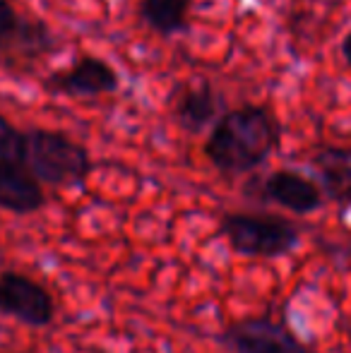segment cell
<instances>
[{
    "label": "cell",
    "instance_id": "obj_1",
    "mask_svg": "<svg viewBox=\"0 0 351 353\" xmlns=\"http://www.w3.org/2000/svg\"><path fill=\"white\" fill-rule=\"evenodd\" d=\"M281 147V123L267 106L243 103L226 108L210 128L202 154L226 178L250 176Z\"/></svg>",
    "mask_w": 351,
    "mask_h": 353
},
{
    "label": "cell",
    "instance_id": "obj_2",
    "mask_svg": "<svg viewBox=\"0 0 351 353\" xmlns=\"http://www.w3.org/2000/svg\"><path fill=\"white\" fill-rule=\"evenodd\" d=\"M229 250L245 260H281L301 248L296 221L272 212H224L217 221Z\"/></svg>",
    "mask_w": 351,
    "mask_h": 353
},
{
    "label": "cell",
    "instance_id": "obj_3",
    "mask_svg": "<svg viewBox=\"0 0 351 353\" xmlns=\"http://www.w3.org/2000/svg\"><path fill=\"white\" fill-rule=\"evenodd\" d=\"M24 166L37 176L41 185L85 188L94 171L92 154L85 144L61 130L32 128L27 130Z\"/></svg>",
    "mask_w": 351,
    "mask_h": 353
},
{
    "label": "cell",
    "instance_id": "obj_4",
    "mask_svg": "<svg viewBox=\"0 0 351 353\" xmlns=\"http://www.w3.org/2000/svg\"><path fill=\"white\" fill-rule=\"evenodd\" d=\"M243 195L258 205H277L296 216H308L328 205L318 181L294 168H277L265 176H250L243 185Z\"/></svg>",
    "mask_w": 351,
    "mask_h": 353
},
{
    "label": "cell",
    "instance_id": "obj_5",
    "mask_svg": "<svg viewBox=\"0 0 351 353\" xmlns=\"http://www.w3.org/2000/svg\"><path fill=\"white\" fill-rule=\"evenodd\" d=\"M214 339L229 353H315L313 346L270 315H250L229 322Z\"/></svg>",
    "mask_w": 351,
    "mask_h": 353
},
{
    "label": "cell",
    "instance_id": "obj_6",
    "mask_svg": "<svg viewBox=\"0 0 351 353\" xmlns=\"http://www.w3.org/2000/svg\"><path fill=\"white\" fill-rule=\"evenodd\" d=\"M41 84L51 97L97 99L116 94L121 89V74L108 61L85 53L70 68L48 72Z\"/></svg>",
    "mask_w": 351,
    "mask_h": 353
},
{
    "label": "cell",
    "instance_id": "obj_7",
    "mask_svg": "<svg viewBox=\"0 0 351 353\" xmlns=\"http://www.w3.org/2000/svg\"><path fill=\"white\" fill-rule=\"evenodd\" d=\"M0 315L14 317L27 327H48L56 320V301L43 283L22 272L0 274Z\"/></svg>",
    "mask_w": 351,
    "mask_h": 353
},
{
    "label": "cell",
    "instance_id": "obj_8",
    "mask_svg": "<svg viewBox=\"0 0 351 353\" xmlns=\"http://www.w3.org/2000/svg\"><path fill=\"white\" fill-rule=\"evenodd\" d=\"M171 113L181 130L188 135H200L210 130L217 123V118L226 111V101L221 92L207 77H192L188 82H181L169 94Z\"/></svg>",
    "mask_w": 351,
    "mask_h": 353
},
{
    "label": "cell",
    "instance_id": "obj_9",
    "mask_svg": "<svg viewBox=\"0 0 351 353\" xmlns=\"http://www.w3.org/2000/svg\"><path fill=\"white\" fill-rule=\"evenodd\" d=\"M56 46L58 37L43 19L24 17L10 0H0V51L22 61H39Z\"/></svg>",
    "mask_w": 351,
    "mask_h": 353
},
{
    "label": "cell",
    "instance_id": "obj_10",
    "mask_svg": "<svg viewBox=\"0 0 351 353\" xmlns=\"http://www.w3.org/2000/svg\"><path fill=\"white\" fill-rule=\"evenodd\" d=\"M310 168L323 188L325 200L337 205L344 216L351 210V147L318 144L310 154Z\"/></svg>",
    "mask_w": 351,
    "mask_h": 353
},
{
    "label": "cell",
    "instance_id": "obj_11",
    "mask_svg": "<svg viewBox=\"0 0 351 353\" xmlns=\"http://www.w3.org/2000/svg\"><path fill=\"white\" fill-rule=\"evenodd\" d=\"M46 207V192L24 163L0 161V210L27 216Z\"/></svg>",
    "mask_w": 351,
    "mask_h": 353
},
{
    "label": "cell",
    "instance_id": "obj_12",
    "mask_svg": "<svg viewBox=\"0 0 351 353\" xmlns=\"http://www.w3.org/2000/svg\"><path fill=\"white\" fill-rule=\"evenodd\" d=\"M192 0H140L137 14L142 24L161 39H174L190 27Z\"/></svg>",
    "mask_w": 351,
    "mask_h": 353
},
{
    "label": "cell",
    "instance_id": "obj_13",
    "mask_svg": "<svg viewBox=\"0 0 351 353\" xmlns=\"http://www.w3.org/2000/svg\"><path fill=\"white\" fill-rule=\"evenodd\" d=\"M27 152V130H19L10 118L0 113V161L24 163Z\"/></svg>",
    "mask_w": 351,
    "mask_h": 353
},
{
    "label": "cell",
    "instance_id": "obj_14",
    "mask_svg": "<svg viewBox=\"0 0 351 353\" xmlns=\"http://www.w3.org/2000/svg\"><path fill=\"white\" fill-rule=\"evenodd\" d=\"M339 53H342L344 63L351 68V29L342 37V43H339Z\"/></svg>",
    "mask_w": 351,
    "mask_h": 353
}]
</instances>
